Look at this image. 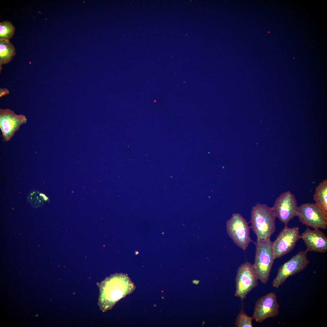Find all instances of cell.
I'll return each mask as SVG.
<instances>
[{"label": "cell", "mask_w": 327, "mask_h": 327, "mask_svg": "<svg viewBox=\"0 0 327 327\" xmlns=\"http://www.w3.org/2000/svg\"><path fill=\"white\" fill-rule=\"evenodd\" d=\"M296 216L307 226L314 229L327 228V216L315 203H306L298 206Z\"/></svg>", "instance_id": "cell-7"}, {"label": "cell", "mask_w": 327, "mask_h": 327, "mask_svg": "<svg viewBox=\"0 0 327 327\" xmlns=\"http://www.w3.org/2000/svg\"><path fill=\"white\" fill-rule=\"evenodd\" d=\"M16 54L14 46L9 40H0V72L2 65L6 64L12 59Z\"/></svg>", "instance_id": "cell-13"}, {"label": "cell", "mask_w": 327, "mask_h": 327, "mask_svg": "<svg viewBox=\"0 0 327 327\" xmlns=\"http://www.w3.org/2000/svg\"><path fill=\"white\" fill-rule=\"evenodd\" d=\"M279 307L276 294L269 292L256 301L251 317L256 322L262 323L267 319L277 316Z\"/></svg>", "instance_id": "cell-9"}, {"label": "cell", "mask_w": 327, "mask_h": 327, "mask_svg": "<svg viewBox=\"0 0 327 327\" xmlns=\"http://www.w3.org/2000/svg\"><path fill=\"white\" fill-rule=\"evenodd\" d=\"M301 236L307 248L306 251L324 253L327 251V237L319 229L307 228Z\"/></svg>", "instance_id": "cell-11"}, {"label": "cell", "mask_w": 327, "mask_h": 327, "mask_svg": "<svg viewBox=\"0 0 327 327\" xmlns=\"http://www.w3.org/2000/svg\"><path fill=\"white\" fill-rule=\"evenodd\" d=\"M226 230L234 243L243 250L252 242L250 236L249 228L246 220L240 214L234 213L226 223Z\"/></svg>", "instance_id": "cell-3"}, {"label": "cell", "mask_w": 327, "mask_h": 327, "mask_svg": "<svg viewBox=\"0 0 327 327\" xmlns=\"http://www.w3.org/2000/svg\"><path fill=\"white\" fill-rule=\"evenodd\" d=\"M300 238L299 227L290 228L285 225L272 242V249L275 259L280 258L292 250Z\"/></svg>", "instance_id": "cell-6"}, {"label": "cell", "mask_w": 327, "mask_h": 327, "mask_svg": "<svg viewBox=\"0 0 327 327\" xmlns=\"http://www.w3.org/2000/svg\"><path fill=\"white\" fill-rule=\"evenodd\" d=\"M307 252L300 251L292 257L278 269L277 273L272 282V286L278 288L290 276L305 269L309 263Z\"/></svg>", "instance_id": "cell-5"}, {"label": "cell", "mask_w": 327, "mask_h": 327, "mask_svg": "<svg viewBox=\"0 0 327 327\" xmlns=\"http://www.w3.org/2000/svg\"><path fill=\"white\" fill-rule=\"evenodd\" d=\"M15 28L12 23L8 21L0 22V40H9L13 36Z\"/></svg>", "instance_id": "cell-14"}, {"label": "cell", "mask_w": 327, "mask_h": 327, "mask_svg": "<svg viewBox=\"0 0 327 327\" xmlns=\"http://www.w3.org/2000/svg\"><path fill=\"white\" fill-rule=\"evenodd\" d=\"M316 205L327 216V179L321 182L315 189L313 195Z\"/></svg>", "instance_id": "cell-12"}, {"label": "cell", "mask_w": 327, "mask_h": 327, "mask_svg": "<svg viewBox=\"0 0 327 327\" xmlns=\"http://www.w3.org/2000/svg\"><path fill=\"white\" fill-rule=\"evenodd\" d=\"M272 207L276 217L287 225L291 220L296 216L298 206L294 195L288 191L277 198Z\"/></svg>", "instance_id": "cell-8"}, {"label": "cell", "mask_w": 327, "mask_h": 327, "mask_svg": "<svg viewBox=\"0 0 327 327\" xmlns=\"http://www.w3.org/2000/svg\"><path fill=\"white\" fill-rule=\"evenodd\" d=\"M255 254L253 265L258 279L263 283H266L275 259L272 249L270 239L257 240L254 243Z\"/></svg>", "instance_id": "cell-2"}, {"label": "cell", "mask_w": 327, "mask_h": 327, "mask_svg": "<svg viewBox=\"0 0 327 327\" xmlns=\"http://www.w3.org/2000/svg\"><path fill=\"white\" fill-rule=\"evenodd\" d=\"M9 93L8 90L7 88H1L0 89V97H1L5 95L9 94Z\"/></svg>", "instance_id": "cell-16"}, {"label": "cell", "mask_w": 327, "mask_h": 327, "mask_svg": "<svg viewBox=\"0 0 327 327\" xmlns=\"http://www.w3.org/2000/svg\"><path fill=\"white\" fill-rule=\"evenodd\" d=\"M276 216L272 207L258 203L251 212V228L257 240L270 239L276 230Z\"/></svg>", "instance_id": "cell-1"}, {"label": "cell", "mask_w": 327, "mask_h": 327, "mask_svg": "<svg viewBox=\"0 0 327 327\" xmlns=\"http://www.w3.org/2000/svg\"><path fill=\"white\" fill-rule=\"evenodd\" d=\"M252 319L243 311L240 312L235 322L236 327H253Z\"/></svg>", "instance_id": "cell-15"}, {"label": "cell", "mask_w": 327, "mask_h": 327, "mask_svg": "<svg viewBox=\"0 0 327 327\" xmlns=\"http://www.w3.org/2000/svg\"><path fill=\"white\" fill-rule=\"evenodd\" d=\"M258 280L251 263L246 262L242 264L236 271L234 296L243 300L248 293L257 286Z\"/></svg>", "instance_id": "cell-4"}, {"label": "cell", "mask_w": 327, "mask_h": 327, "mask_svg": "<svg viewBox=\"0 0 327 327\" xmlns=\"http://www.w3.org/2000/svg\"><path fill=\"white\" fill-rule=\"evenodd\" d=\"M24 115L17 114L9 109H0V129L4 141H9L20 126L26 123Z\"/></svg>", "instance_id": "cell-10"}, {"label": "cell", "mask_w": 327, "mask_h": 327, "mask_svg": "<svg viewBox=\"0 0 327 327\" xmlns=\"http://www.w3.org/2000/svg\"><path fill=\"white\" fill-rule=\"evenodd\" d=\"M199 280H193L192 283L194 284H195L196 285H197L199 283Z\"/></svg>", "instance_id": "cell-17"}]
</instances>
